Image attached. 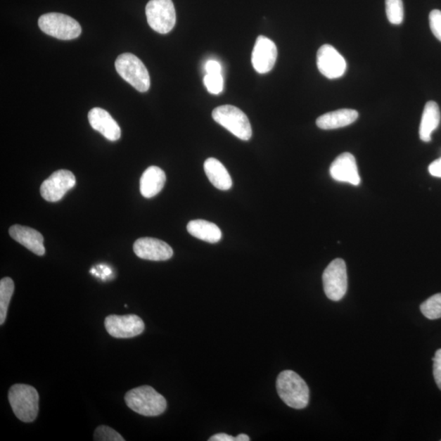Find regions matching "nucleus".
I'll use <instances>...</instances> for the list:
<instances>
[{
  "instance_id": "18",
  "label": "nucleus",
  "mask_w": 441,
  "mask_h": 441,
  "mask_svg": "<svg viewBox=\"0 0 441 441\" xmlns=\"http://www.w3.org/2000/svg\"><path fill=\"white\" fill-rule=\"evenodd\" d=\"M166 181L165 172L159 167L151 166L146 169L140 179L141 194L145 198H152L163 190Z\"/></svg>"
},
{
  "instance_id": "9",
  "label": "nucleus",
  "mask_w": 441,
  "mask_h": 441,
  "mask_svg": "<svg viewBox=\"0 0 441 441\" xmlns=\"http://www.w3.org/2000/svg\"><path fill=\"white\" fill-rule=\"evenodd\" d=\"M76 184L72 172L60 170L53 172L40 187V194L45 200L58 202L62 200Z\"/></svg>"
},
{
  "instance_id": "6",
  "label": "nucleus",
  "mask_w": 441,
  "mask_h": 441,
  "mask_svg": "<svg viewBox=\"0 0 441 441\" xmlns=\"http://www.w3.org/2000/svg\"><path fill=\"white\" fill-rule=\"evenodd\" d=\"M39 27L44 33L63 40L78 38L82 32L77 21L68 15L58 13L42 15L39 19Z\"/></svg>"
},
{
  "instance_id": "20",
  "label": "nucleus",
  "mask_w": 441,
  "mask_h": 441,
  "mask_svg": "<svg viewBox=\"0 0 441 441\" xmlns=\"http://www.w3.org/2000/svg\"><path fill=\"white\" fill-rule=\"evenodd\" d=\"M204 169L207 179L216 188L221 191H227L231 188V177L225 166L219 160L215 158L206 160Z\"/></svg>"
},
{
  "instance_id": "12",
  "label": "nucleus",
  "mask_w": 441,
  "mask_h": 441,
  "mask_svg": "<svg viewBox=\"0 0 441 441\" xmlns=\"http://www.w3.org/2000/svg\"><path fill=\"white\" fill-rule=\"evenodd\" d=\"M276 45L270 39L263 35L257 38L252 53L253 68L260 74H266L273 69L277 59Z\"/></svg>"
},
{
  "instance_id": "19",
  "label": "nucleus",
  "mask_w": 441,
  "mask_h": 441,
  "mask_svg": "<svg viewBox=\"0 0 441 441\" xmlns=\"http://www.w3.org/2000/svg\"><path fill=\"white\" fill-rule=\"evenodd\" d=\"M440 122L439 106L433 101L426 104L419 127L420 139L425 143L432 140L433 132L438 128Z\"/></svg>"
},
{
  "instance_id": "1",
  "label": "nucleus",
  "mask_w": 441,
  "mask_h": 441,
  "mask_svg": "<svg viewBox=\"0 0 441 441\" xmlns=\"http://www.w3.org/2000/svg\"><path fill=\"white\" fill-rule=\"evenodd\" d=\"M276 389L279 397L288 407L295 409L307 407L310 391L306 382L292 370H286L279 374Z\"/></svg>"
},
{
  "instance_id": "25",
  "label": "nucleus",
  "mask_w": 441,
  "mask_h": 441,
  "mask_svg": "<svg viewBox=\"0 0 441 441\" xmlns=\"http://www.w3.org/2000/svg\"><path fill=\"white\" fill-rule=\"evenodd\" d=\"M94 440L96 441H124L122 435H120L116 430L108 427V426L101 425L96 429L94 433Z\"/></svg>"
},
{
  "instance_id": "14",
  "label": "nucleus",
  "mask_w": 441,
  "mask_h": 441,
  "mask_svg": "<svg viewBox=\"0 0 441 441\" xmlns=\"http://www.w3.org/2000/svg\"><path fill=\"white\" fill-rule=\"evenodd\" d=\"M329 172L335 181L347 182L353 186L361 184L357 160L354 155L348 152H345L334 160Z\"/></svg>"
},
{
  "instance_id": "15",
  "label": "nucleus",
  "mask_w": 441,
  "mask_h": 441,
  "mask_svg": "<svg viewBox=\"0 0 441 441\" xmlns=\"http://www.w3.org/2000/svg\"><path fill=\"white\" fill-rule=\"evenodd\" d=\"M88 118L92 128L106 139L115 141L120 139V127L108 111L99 108H93L89 111Z\"/></svg>"
},
{
  "instance_id": "16",
  "label": "nucleus",
  "mask_w": 441,
  "mask_h": 441,
  "mask_svg": "<svg viewBox=\"0 0 441 441\" xmlns=\"http://www.w3.org/2000/svg\"><path fill=\"white\" fill-rule=\"evenodd\" d=\"M9 235L34 255H44V237L38 231L28 226L13 225L9 228Z\"/></svg>"
},
{
  "instance_id": "31",
  "label": "nucleus",
  "mask_w": 441,
  "mask_h": 441,
  "mask_svg": "<svg viewBox=\"0 0 441 441\" xmlns=\"http://www.w3.org/2000/svg\"><path fill=\"white\" fill-rule=\"evenodd\" d=\"M210 441H236V437H233L232 435L226 433H219L215 435L209 440Z\"/></svg>"
},
{
  "instance_id": "17",
  "label": "nucleus",
  "mask_w": 441,
  "mask_h": 441,
  "mask_svg": "<svg viewBox=\"0 0 441 441\" xmlns=\"http://www.w3.org/2000/svg\"><path fill=\"white\" fill-rule=\"evenodd\" d=\"M358 117L357 110L341 109L319 116L317 120V125L324 130L337 129L353 124Z\"/></svg>"
},
{
  "instance_id": "13",
  "label": "nucleus",
  "mask_w": 441,
  "mask_h": 441,
  "mask_svg": "<svg viewBox=\"0 0 441 441\" xmlns=\"http://www.w3.org/2000/svg\"><path fill=\"white\" fill-rule=\"evenodd\" d=\"M134 251L141 260L155 262L167 261L174 255V250L167 243L150 237L136 241Z\"/></svg>"
},
{
  "instance_id": "5",
  "label": "nucleus",
  "mask_w": 441,
  "mask_h": 441,
  "mask_svg": "<svg viewBox=\"0 0 441 441\" xmlns=\"http://www.w3.org/2000/svg\"><path fill=\"white\" fill-rule=\"evenodd\" d=\"M212 116L217 124L224 127L236 138L243 141L251 139L253 132L250 120L236 106L231 105L219 106L212 111Z\"/></svg>"
},
{
  "instance_id": "21",
  "label": "nucleus",
  "mask_w": 441,
  "mask_h": 441,
  "mask_svg": "<svg viewBox=\"0 0 441 441\" xmlns=\"http://www.w3.org/2000/svg\"><path fill=\"white\" fill-rule=\"evenodd\" d=\"M186 228L192 236L200 241L211 243V244H215L222 239L220 228L209 221L192 220Z\"/></svg>"
},
{
  "instance_id": "4",
  "label": "nucleus",
  "mask_w": 441,
  "mask_h": 441,
  "mask_svg": "<svg viewBox=\"0 0 441 441\" xmlns=\"http://www.w3.org/2000/svg\"><path fill=\"white\" fill-rule=\"evenodd\" d=\"M115 68L121 77L139 92L145 93L149 90L151 79L148 70L135 55L132 53L120 55L115 60Z\"/></svg>"
},
{
  "instance_id": "7",
  "label": "nucleus",
  "mask_w": 441,
  "mask_h": 441,
  "mask_svg": "<svg viewBox=\"0 0 441 441\" xmlns=\"http://www.w3.org/2000/svg\"><path fill=\"white\" fill-rule=\"evenodd\" d=\"M147 22L155 32L168 34L175 27L176 12L172 0H151L146 4Z\"/></svg>"
},
{
  "instance_id": "2",
  "label": "nucleus",
  "mask_w": 441,
  "mask_h": 441,
  "mask_svg": "<svg viewBox=\"0 0 441 441\" xmlns=\"http://www.w3.org/2000/svg\"><path fill=\"white\" fill-rule=\"evenodd\" d=\"M124 400L129 409L146 417L159 416L167 409L165 398L150 386L131 390L126 393Z\"/></svg>"
},
{
  "instance_id": "28",
  "label": "nucleus",
  "mask_w": 441,
  "mask_h": 441,
  "mask_svg": "<svg viewBox=\"0 0 441 441\" xmlns=\"http://www.w3.org/2000/svg\"><path fill=\"white\" fill-rule=\"evenodd\" d=\"M433 375L435 383L441 390V349L437 350L433 358Z\"/></svg>"
},
{
  "instance_id": "11",
  "label": "nucleus",
  "mask_w": 441,
  "mask_h": 441,
  "mask_svg": "<svg viewBox=\"0 0 441 441\" xmlns=\"http://www.w3.org/2000/svg\"><path fill=\"white\" fill-rule=\"evenodd\" d=\"M317 62L319 72L329 79L342 77L347 70L346 60L329 44L319 49Z\"/></svg>"
},
{
  "instance_id": "26",
  "label": "nucleus",
  "mask_w": 441,
  "mask_h": 441,
  "mask_svg": "<svg viewBox=\"0 0 441 441\" xmlns=\"http://www.w3.org/2000/svg\"><path fill=\"white\" fill-rule=\"evenodd\" d=\"M204 84L209 93L215 95L221 94L223 90V85H224L222 74H206L204 78Z\"/></svg>"
},
{
  "instance_id": "10",
  "label": "nucleus",
  "mask_w": 441,
  "mask_h": 441,
  "mask_svg": "<svg viewBox=\"0 0 441 441\" xmlns=\"http://www.w3.org/2000/svg\"><path fill=\"white\" fill-rule=\"evenodd\" d=\"M106 331L115 338H131L140 335L145 329V324L136 315H110L105 319Z\"/></svg>"
},
{
  "instance_id": "24",
  "label": "nucleus",
  "mask_w": 441,
  "mask_h": 441,
  "mask_svg": "<svg viewBox=\"0 0 441 441\" xmlns=\"http://www.w3.org/2000/svg\"><path fill=\"white\" fill-rule=\"evenodd\" d=\"M386 13L390 23L402 24L404 14L402 0H386Z\"/></svg>"
},
{
  "instance_id": "30",
  "label": "nucleus",
  "mask_w": 441,
  "mask_h": 441,
  "mask_svg": "<svg viewBox=\"0 0 441 441\" xmlns=\"http://www.w3.org/2000/svg\"><path fill=\"white\" fill-rule=\"evenodd\" d=\"M428 170L430 175L440 177L441 179V158L433 162V163L430 165Z\"/></svg>"
},
{
  "instance_id": "32",
  "label": "nucleus",
  "mask_w": 441,
  "mask_h": 441,
  "mask_svg": "<svg viewBox=\"0 0 441 441\" xmlns=\"http://www.w3.org/2000/svg\"><path fill=\"white\" fill-rule=\"evenodd\" d=\"M250 440L248 435L245 434H240L238 437H236V441H248Z\"/></svg>"
},
{
  "instance_id": "27",
  "label": "nucleus",
  "mask_w": 441,
  "mask_h": 441,
  "mask_svg": "<svg viewBox=\"0 0 441 441\" xmlns=\"http://www.w3.org/2000/svg\"><path fill=\"white\" fill-rule=\"evenodd\" d=\"M430 28L435 37L441 42V11L434 9L429 15Z\"/></svg>"
},
{
  "instance_id": "3",
  "label": "nucleus",
  "mask_w": 441,
  "mask_h": 441,
  "mask_svg": "<svg viewBox=\"0 0 441 441\" xmlns=\"http://www.w3.org/2000/svg\"><path fill=\"white\" fill-rule=\"evenodd\" d=\"M39 397L37 389L30 385L15 384L10 388L8 402L16 417L24 423L37 418Z\"/></svg>"
},
{
  "instance_id": "23",
  "label": "nucleus",
  "mask_w": 441,
  "mask_h": 441,
  "mask_svg": "<svg viewBox=\"0 0 441 441\" xmlns=\"http://www.w3.org/2000/svg\"><path fill=\"white\" fill-rule=\"evenodd\" d=\"M420 310L429 319L441 318V293L435 294L421 304Z\"/></svg>"
},
{
  "instance_id": "22",
  "label": "nucleus",
  "mask_w": 441,
  "mask_h": 441,
  "mask_svg": "<svg viewBox=\"0 0 441 441\" xmlns=\"http://www.w3.org/2000/svg\"><path fill=\"white\" fill-rule=\"evenodd\" d=\"M14 282L11 278L5 277L0 281V324L6 319L8 309L14 292Z\"/></svg>"
},
{
  "instance_id": "29",
  "label": "nucleus",
  "mask_w": 441,
  "mask_h": 441,
  "mask_svg": "<svg viewBox=\"0 0 441 441\" xmlns=\"http://www.w3.org/2000/svg\"><path fill=\"white\" fill-rule=\"evenodd\" d=\"M205 70L206 74L216 75L222 74V65L215 60H210L205 64Z\"/></svg>"
},
{
  "instance_id": "8",
  "label": "nucleus",
  "mask_w": 441,
  "mask_h": 441,
  "mask_svg": "<svg viewBox=\"0 0 441 441\" xmlns=\"http://www.w3.org/2000/svg\"><path fill=\"white\" fill-rule=\"evenodd\" d=\"M322 280L327 298L334 302L340 301L347 291V266L344 260L337 258L329 263Z\"/></svg>"
}]
</instances>
